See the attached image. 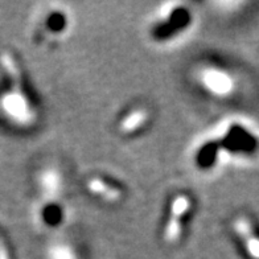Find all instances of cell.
<instances>
[{
    "mask_svg": "<svg viewBox=\"0 0 259 259\" xmlns=\"http://www.w3.org/2000/svg\"><path fill=\"white\" fill-rule=\"evenodd\" d=\"M191 198L187 194H178L170 202L169 217L164 229V239L168 243L178 242L183 234L184 217L191 209Z\"/></svg>",
    "mask_w": 259,
    "mask_h": 259,
    "instance_id": "obj_1",
    "label": "cell"
},
{
    "mask_svg": "<svg viewBox=\"0 0 259 259\" xmlns=\"http://www.w3.org/2000/svg\"><path fill=\"white\" fill-rule=\"evenodd\" d=\"M233 229L246 254L251 259H259V232L251 220L246 215H239L233 222Z\"/></svg>",
    "mask_w": 259,
    "mask_h": 259,
    "instance_id": "obj_2",
    "label": "cell"
},
{
    "mask_svg": "<svg viewBox=\"0 0 259 259\" xmlns=\"http://www.w3.org/2000/svg\"><path fill=\"white\" fill-rule=\"evenodd\" d=\"M205 83L209 89L215 94L224 96L232 92L233 89V79L232 77L225 72L221 70H210L205 75Z\"/></svg>",
    "mask_w": 259,
    "mask_h": 259,
    "instance_id": "obj_3",
    "label": "cell"
},
{
    "mask_svg": "<svg viewBox=\"0 0 259 259\" xmlns=\"http://www.w3.org/2000/svg\"><path fill=\"white\" fill-rule=\"evenodd\" d=\"M88 188H89L92 193L103 198V200H107V201H116L120 197L119 189H116L110 183H106L101 178L90 179L88 181Z\"/></svg>",
    "mask_w": 259,
    "mask_h": 259,
    "instance_id": "obj_4",
    "label": "cell"
},
{
    "mask_svg": "<svg viewBox=\"0 0 259 259\" xmlns=\"http://www.w3.org/2000/svg\"><path fill=\"white\" fill-rule=\"evenodd\" d=\"M147 111L143 109H135L126 115V118L120 122V131L124 134L134 133L143 126L147 120Z\"/></svg>",
    "mask_w": 259,
    "mask_h": 259,
    "instance_id": "obj_5",
    "label": "cell"
}]
</instances>
